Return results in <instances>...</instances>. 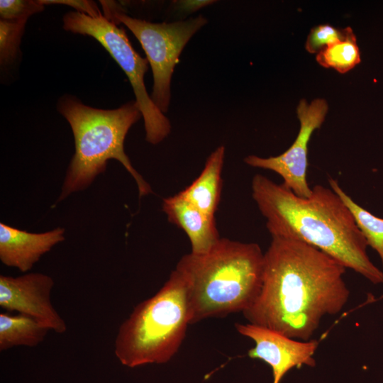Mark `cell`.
I'll return each mask as SVG.
<instances>
[{"label": "cell", "mask_w": 383, "mask_h": 383, "mask_svg": "<svg viewBox=\"0 0 383 383\" xmlns=\"http://www.w3.org/2000/svg\"><path fill=\"white\" fill-rule=\"evenodd\" d=\"M44 6L46 4H64L71 6L77 12L84 13L92 18L104 16L97 4L93 1L87 0H40Z\"/></svg>", "instance_id": "20"}, {"label": "cell", "mask_w": 383, "mask_h": 383, "mask_svg": "<svg viewBox=\"0 0 383 383\" xmlns=\"http://www.w3.org/2000/svg\"><path fill=\"white\" fill-rule=\"evenodd\" d=\"M224 158L225 148L221 145L209 156L199 176L178 193L196 208L213 216L221 199Z\"/></svg>", "instance_id": "13"}, {"label": "cell", "mask_w": 383, "mask_h": 383, "mask_svg": "<svg viewBox=\"0 0 383 383\" xmlns=\"http://www.w3.org/2000/svg\"><path fill=\"white\" fill-rule=\"evenodd\" d=\"M345 269L313 246L272 237L260 293L243 313L250 323L310 340L323 318L340 313L348 301Z\"/></svg>", "instance_id": "1"}, {"label": "cell", "mask_w": 383, "mask_h": 383, "mask_svg": "<svg viewBox=\"0 0 383 383\" xmlns=\"http://www.w3.org/2000/svg\"><path fill=\"white\" fill-rule=\"evenodd\" d=\"M100 4L106 18L116 25L126 26L140 42L152 71L151 99L163 113L167 112L175 65L185 45L207 23V19L199 15L171 23H152L126 15L123 9L114 1H100Z\"/></svg>", "instance_id": "6"}, {"label": "cell", "mask_w": 383, "mask_h": 383, "mask_svg": "<svg viewBox=\"0 0 383 383\" xmlns=\"http://www.w3.org/2000/svg\"><path fill=\"white\" fill-rule=\"evenodd\" d=\"M252 196L272 237L297 240L330 255L374 284L383 272L370 260L367 244L342 199L321 184L301 197L260 174L252 180Z\"/></svg>", "instance_id": "2"}, {"label": "cell", "mask_w": 383, "mask_h": 383, "mask_svg": "<svg viewBox=\"0 0 383 383\" xmlns=\"http://www.w3.org/2000/svg\"><path fill=\"white\" fill-rule=\"evenodd\" d=\"M214 1L200 0V1H175L174 9L179 13H189L194 12L199 9L211 4Z\"/></svg>", "instance_id": "21"}, {"label": "cell", "mask_w": 383, "mask_h": 383, "mask_svg": "<svg viewBox=\"0 0 383 383\" xmlns=\"http://www.w3.org/2000/svg\"><path fill=\"white\" fill-rule=\"evenodd\" d=\"M162 211L170 223L186 233L193 254L207 252L221 238L215 217L203 212L179 194L163 199Z\"/></svg>", "instance_id": "12"}, {"label": "cell", "mask_w": 383, "mask_h": 383, "mask_svg": "<svg viewBox=\"0 0 383 383\" xmlns=\"http://www.w3.org/2000/svg\"><path fill=\"white\" fill-rule=\"evenodd\" d=\"M46 326L28 316L0 313V350L17 346L36 347L48 331Z\"/></svg>", "instance_id": "14"}, {"label": "cell", "mask_w": 383, "mask_h": 383, "mask_svg": "<svg viewBox=\"0 0 383 383\" xmlns=\"http://www.w3.org/2000/svg\"><path fill=\"white\" fill-rule=\"evenodd\" d=\"M175 270L186 282L192 324L249 308L262 287L264 253L255 243L220 238L207 252L183 255Z\"/></svg>", "instance_id": "3"}, {"label": "cell", "mask_w": 383, "mask_h": 383, "mask_svg": "<svg viewBox=\"0 0 383 383\" xmlns=\"http://www.w3.org/2000/svg\"><path fill=\"white\" fill-rule=\"evenodd\" d=\"M235 326L239 333L255 342V347L249 350L248 355L250 358L262 360L271 367L272 383H279L284 374L294 367L316 365L313 355L318 341L315 339L296 340L250 323H235Z\"/></svg>", "instance_id": "10"}, {"label": "cell", "mask_w": 383, "mask_h": 383, "mask_svg": "<svg viewBox=\"0 0 383 383\" xmlns=\"http://www.w3.org/2000/svg\"><path fill=\"white\" fill-rule=\"evenodd\" d=\"M319 65L333 68L340 73H345L360 62V53L353 30L345 28L343 39L324 48L316 55Z\"/></svg>", "instance_id": "16"}, {"label": "cell", "mask_w": 383, "mask_h": 383, "mask_svg": "<svg viewBox=\"0 0 383 383\" xmlns=\"http://www.w3.org/2000/svg\"><path fill=\"white\" fill-rule=\"evenodd\" d=\"M64 233L65 229L60 227L33 233L1 223L0 260L8 267L28 272L45 253L65 240Z\"/></svg>", "instance_id": "11"}, {"label": "cell", "mask_w": 383, "mask_h": 383, "mask_svg": "<svg viewBox=\"0 0 383 383\" xmlns=\"http://www.w3.org/2000/svg\"><path fill=\"white\" fill-rule=\"evenodd\" d=\"M190 316L186 282L176 270L120 326L114 353L128 367L167 362L183 342Z\"/></svg>", "instance_id": "5"}, {"label": "cell", "mask_w": 383, "mask_h": 383, "mask_svg": "<svg viewBox=\"0 0 383 383\" xmlns=\"http://www.w3.org/2000/svg\"><path fill=\"white\" fill-rule=\"evenodd\" d=\"M54 281L38 272L18 277L0 276V306L35 318L57 333H64L67 324L51 302Z\"/></svg>", "instance_id": "9"}, {"label": "cell", "mask_w": 383, "mask_h": 383, "mask_svg": "<svg viewBox=\"0 0 383 383\" xmlns=\"http://www.w3.org/2000/svg\"><path fill=\"white\" fill-rule=\"evenodd\" d=\"M63 28L74 33L92 37L106 50L128 77L142 113L145 140L156 145L171 131L170 120L154 104L144 82L148 61L132 47L123 28L104 16L92 18L77 11L63 16Z\"/></svg>", "instance_id": "7"}, {"label": "cell", "mask_w": 383, "mask_h": 383, "mask_svg": "<svg viewBox=\"0 0 383 383\" xmlns=\"http://www.w3.org/2000/svg\"><path fill=\"white\" fill-rule=\"evenodd\" d=\"M328 182L331 188L342 199L351 211L367 246H370L379 256L383 272V218L372 214L353 201L343 191L336 179L329 177Z\"/></svg>", "instance_id": "15"}, {"label": "cell", "mask_w": 383, "mask_h": 383, "mask_svg": "<svg viewBox=\"0 0 383 383\" xmlns=\"http://www.w3.org/2000/svg\"><path fill=\"white\" fill-rule=\"evenodd\" d=\"M57 110L70 123L75 144L58 201L87 188L98 174L105 172L110 159L119 161L134 178L140 197L152 192L124 151L126 135L143 117L135 100L115 109H101L65 94L58 100Z\"/></svg>", "instance_id": "4"}, {"label": "cell", "mask_w": 383, "mask_h": 383, "mask_svg": "<svg viewBox=\"0 0 383 383\" xmlns=\"http://www.w3.org/2000/svg\"><path fill=\"white\" fill-rule=\"evenodd\" d=\"M40 0H1V19L6 21L28 20L44 9Z\"/></svg>", "instance_id": "18"}, {"label": "cell", "mask_w": 383, "mask_h": 383, "mask_svg": "<svg viewBox=\"0 0 383 383\" xmlns=\"http://www.w3.org/2000/svg\"><path fill=\"white\" fill-rule=\"evenodd\" d=\"M328 106L323 99H316L311 104L301 100L297 107L300 129L293 144L282 154L261 157L248 155L244 162L256 168L268 170L283 179V184L296 195L309 197L312 191L307 182L308 143L313 132L321 127Z\"/></svg>", "instance_id": "8"}, {"label": "cell", "mask_w": 383, "mask_h": 383, "mask_svg": "<svg viewBox=\"0 0 383 383\" xmlns=\"http://www.w3.org/2000/svg\"><path fill=\"white\" fill-rule=\"evenodd\" d=\"M345 29L340 30L330 25H320L311 29L307 37L305 48L310 53H318L324 48L341 40Z\"/></svg>", "instance_id": "19"}, {"label": "cell", "mask_w": 383, "mask_h": 383, "mask_svg": "<svg viewBox=\"0 0 383 383\" xmlns=\"http://www.w3.org/2000/svg\"><path fill=\"white\" fill-rule=\"evenodd\" d=\"M26 21L27 20H0V62L1 66L11 63L16 58Z\"/></svg>", "instance_id": "17"}]
</instances>
